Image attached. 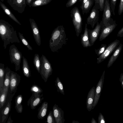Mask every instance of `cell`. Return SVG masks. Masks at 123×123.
<instances>
[{
  "instance_id": "cell-1",
  "label": "cell",
  "mask_w": 123,
  "mask_h": 123,
  "mask_svg": "<svg viewBox=\"0 0 123 123\" xmlns=\"http://www.w3.org/2000/svg\"><path fill=\"white\" fill-rule=\"evenodd\" d=\"M13 27L9 23L2 19L0 20V36L4 42L5 49L10 43H19L16 32Z\"/></svg>"
},
{
  "instance_id": "cell-2",
  "label": "cell",
  "mask_w": 123,
  "mask_h": 123,
  "mask_svg": "<svg viewBox=\"0 0 123 123\" xmlns=\"http://www.w3.org/2000/svg\"><path fill=\"white\" fill-rule=\"evenodd\" d=\"M67 40L63 25L58 26L53 31L49 41V46L51 51L57 52L66 44Z\"/></svg>"
},
{
  "instance_id": "cell-3",
  "label": "cell",
  "mask_w": 123,
  "mask_h": 123,
  "mask_svg": "<svg viewBox=\"0 0 123 123\" xmlns=\"http://www.w3.org/2000/svg\"><path fill=\"white\" fill-rule=\"evenodd\" d=\"M70 16L77 37L79 36L82 30V18L78 8L76 6L71 11Z\"/></svg>"
},
{
  "instance_id": "cell-4",
  "label": "cell",
  "mask_w": 123,
  "mask_h": 123,
  "mask_svg": "<svg viewBox=\"0 0 123 123\" xmlns=\"http://www.w3.org/2000/svg\"><path fill=\"white\" fill-rule=\"evenodd\" d=\"M40 73L45 82L51 75L53 69L51 64L45 55H42L40 58Z\"/></svg>"
},
{
  "instance_id": "cell-5",
  "label": "cell",
  "mask_w": 123,
  "mask_h": 123,
  "mask_svg": "<svg viewBox=\"0 0 123 123\" xmlns=\"http://www.w3.org/2000/svg\"><path fill=\"white\" fill-rule=\"evenodd\" d=\"M9 51L10 61L12 63L15 64V71L19 70L22 57L21 53L18 50L14 44L10 46Z\"/></svg>"
},
{
  "instance_id": "cell-6",
  "label": "cell",
  "mask_w": 123,
  "mask_h": 123,
  "mask_svg": "<svg viewBox=\"0 0 123 123\" xmlns=\"http://www.w3.org/2000/svg\"><path fill=\"white\" fill-rule=\"evenodd\" d=\"M20 76L17 73L11 70L10 75L9 97H13L17 90V87L20 81Z\"/></svg>"
},
{
  "instance_id": "cell-7",
  "label": "cell",
  "mask_w": 123,
  "mask_h": 123,
  "mask_svg": "<svg viewBox=\"0 0 123 123\" xmlns=\"http://www.w3.org/2000/svg\"><path fill=\"white\" fill-rule=\"evenodd\" d=\"M102 20V26H106L114 20L111 18V11L109 0H105L103 9Z\"/></svg>"
},
{
  "instance_id": "cell-8",
  "label": "cell",
  "mask_w": 123,
  "mask_h": 123,
  "mask_svg": "<svg viewBox=\"0 0 123 123\" xmlns=\"http://www.w3.org/2000/svg\"><path fill=\"white\" fill-rule=\"evenodd\" d=\"M120 41L116 39L109 44L104 52L97 58V63H100L108 57L117 48Z\"/></svg>"
},
{
  "instance_id": "cell-9",
  "label": "cell",
  "mask_w": 123,
  "mask_h": 123,
  "mask_svg": "<svg viewBox=\"0 0 123 123\" xmlns=\"http://www.w3.org/2000/svg\"><path fill=\"white\" fill-rule=\"evenodd\" d=\"M99 6L95 4L93 7L90 15L86 19L87 24L91 25L93 29L95 25L98 22L99 20Z\"/></svg>"
},
{
  "instance_id": "cell-10",
  "label": "cell",
  "mask_w": 123,
  "mask_h": 123,
  "mask_svg": "<svg viewBox=\"0 0 123 123\" xmlns=\"http://www.w3.org/2000/svg\"><path fill=\"white\" fill-rule=\"evenodd\" d=\"M102 26V22L101 21L100 23L98 22L97 23L94 29L88 30L89 41L92 46L93 45L99 35Z\"/></svg>"
},
{
  "instance_id": "cell-11",
  "label": "cell",
  "mask_w": 123,
  "mask_h": 123,
  "mask_svg": "<svg viewBox=\"0 0 123 123\" xmlns=\"http://www.w3.org/2000/svg\"><path fill=\"white\" fill-rule=\"evenodd\" d=\"M117 25L116 21L114 20L107 26H102L99 35V41H101L105 39L114 29Z\"/></svg>"
},
{
  "instance_id": "cell-12",
  "label": "cell",
  "mask_w": 123,
  "mask_h": 123,
  "mask_svg": "<svg viewBox=\"0 0 123 123\" xmlns=\"http://www.w3.org/2000/svg\"><path fill=\"white\" fill-rule=\"evenodd\" d=\"M105 73V70L97 85L95 90L94 100L92 110L97 105L99 100L103 87Z\"/></svg>"
},
{
  "instance_id": "cell-13",
  "label": "cell",
  "mask_w": 123,
  "mask_h": 123,
  "mask_svg": "<svg viewBox=\"0 0 123 123\" xmlns=\"http://www.w3.org/2000/svg\"><path fill=\"white\" fill-rule=\"evenodd\" d=\"M41 94L32 93V95L27 101L28 105L30 106L31 109H35L43 99V94Z\"/></svg>"
},
{
  "instance_id": "cell-14",
  "label": "cell",
  "mask_w": 123,
  "mask_h": 123,
  "mask_svg": "<svg viewBox=\"0 0 123 123\" xmlns=\"http://www.w3.org/2000/svg\"><path fill=\"white\" fill-rule=\"evenodd\" d=\"M29 20L35 40L37 45L40 46L41 45V40L38 28L33 19L30 18Z\"/></svg>"
},
{
  "instance_id": "cell-15",
  "label": "cell",
  "mask_w": 123,
  "mask_h": 123,
  "mask_svg": "<svg viewBox=\"0 0 123 123\" xmlns=\"http://www.w3.org/2000/svg\"><path fill=\"white\" fill-rule=\"evenodd\" d=\"M8 3L14 10L20 13L24 11L26 5V0H12Z\"/></svg>"
},
{
  "instance_id": "cell-16",
  "label": "cell",
  "mask_w": 123,
  "mask_h": 123,
  "mask_svg": "<svg viewBox=\"0 0 123 123\" xmlns=\"http://www.w3.org/2000/svg\"><path fill=\"white\" fill-rule=\"evenodd\" d=\"M53 111L54 118L56 123H64V111L57 105L55 104L53 107Z\"/></svg>"
},
{
  "instance_id": "cell-17",
  "label": "cell",
  "mask_w": 123,
  "mask_h": 123,
  "mask_svg": "<svg viewBox=\"0 0 123 123\" xmlns=\"http://www.w3.org/2000/svg\"><path fill=\"white\" fill-rule=\"evenodd\" d=\"M95 88L94 86L92 87L89 91L86 101V108L88 111H90L92 109L94 100Z\"/></svg>"
},
{
  "instance_id": "cell-18",
  "label": "cell",
  "mask_w": 123,
  "mask_h": 123,
  "mask_svg": "<svg viewBox=\"0 0 123 123\" xmlns=\"http://www.w3.org/2000/svg\"><path fill=\"white\" fill-rule=\"evenodd\" d=\"M87 24L86 23L84 32L81 35L80 39L81 43L84 47H90L91 45L90 43L89 36L88 30L87 28Z\"/></svg>"
},
{
  "instance_id": "cell-19",
  "label": "cell",
  "mask_w": 123,
  "mask_h": 123,
  "mask_svg": "<svg viewBox=\"0 0 123 123\" xmlns=\"http://www.w3.org/2000/svg\"><path fill=\"white\" fill-rule=\"evenodd\" d=\"M123 46V45L122 43H119L117 48L114 51L113 54L109 60L107 65L108 68L112 66L117 59L121 52Z\"/></svg>"
},
{
  "instance_id": "cell-20",
  "label": "cell",
  "mask_w": 123,
  "mask_h": 123,
  "mask_svg": "<svg viewBox=\"0 0 123 123\" xmlns=\"http://www.w3.org/2000/svg\"><path fill=\"white\" fill-rule=\"evenodd\" d=\"M48 105V103L47 102H44L38 109L37 117L39 119H42L44 118L46 114Z\"/></svg>"
},
{
  "instance_id": "cell-21",
  "label": "cell",
  "mask_w": 123,
  "mask_h": 123,
  "mask_svg": "<svg viewBox=\"0 0 123 123\" xmlns=\"http://www.w3.org/2000/svg\"><path fill=\"white\" fill-rule=\"evenodd\" d=\"M0 5L5 13L10 18L18 24L21 25V23L16 18L10 9L1 1H0Z\"/></svg>"
},
{
  "instance_id": "cell-22",
  "label": "cell",
  "mask_w": 123,
  "mask_h": 123,
  "mask_svg": "<svg viewBox=\"0 0 123 123\" xmlns=\"http://www.w3.org/2000/svg\"><path fill=\"white\" fill-rule=\"evenodd\" d=\"M22 70L24 76L27 78L31 76V72L28 61L24 56H23Z\"/></svg>"
},
{
  "instance_id": "cell-23",
  "label": "cell",
  "mask_w": 123,
  "mask_h": 123,
  "mask_svg": "<svg viewBox=\"0 0 123 123\" xmlns=\"http://www.w3.org/2000/svg\"><path fill=\"white\" fill-rule=\"evenodd\" d=\"M12 100V99H11L10 100H9L8 102L7 105L2 111V123H5V121L6 120L8 117L11 108Z\"/></svg>"
},
{
  "instance_id": "cell-24",
  "label": "cell",
  "mask_w": 123,
  "mask_h": 123,
  "mask_svg": "<svg viewBox=\"0 0 123 123\" xmlns=\"http://www.w3.org/2000/svg\"><path fill=\"white\" fill-rule=\"evenodd\" d=\"M5 72L4 64L0 63V95L2 92L3 88Z\"/></svg>"
},
{
  "instance_id": "cell-25",
  "label": "cell",
  "mask_w": 123,
  "mask_h": 123,
  "mask_svg": "<svg viewBox=\"0 0 123 123\" xmlns=\"http://www.w3.org/2000/svg\"><path fill=\"white\" fill-rule=\"evenodd\" d=\"M94 0H87L81 8L83 15L86 14L90 10L93 4Z\"/></svg>"
},
{
  "instance_id": "cell-26",
  "label": "cell",
  "mask_w": 123,
  "mask_h": 123,
  "mask_svg": "<svg viewBox=\"0 0 123 123\" xmlns=\"http://www.w3.org/2000/svg\"><path fill=\"white\" fill-rule=\"evenodd\" d=\"M11 70L8 67L5 68V76L3 88L9 89L10 81V75Z\"/></svg>"
},
{
  "instance_id": "cell-27",
  "label": "cell",
  "mask_w": 123,
  "mask_h": 123,
  "mask_svg": "<svg viewBox=\"0 0 123 123\" xmlns=\"http://www.w3.org/2000/svg\"><path fill=\"white\" fill-rule=\"evenodd\" d=\"M9 89L7 88H3V91L0 95V108L3 107L6 102Z\"/></svg>"
},
{
  "instance_id": "cell-28",
  "label": "cell",
  "mask_w": 123,
  "mask_h": 123,
  "mask_svg": "<svg viewBox=\"0 0 123 123\" xmlns=\"http://www.w3.org/2000/svg\"><path fill=\"white\" fill-rule=\"evenodd\" d=\"M52 0H34L31 3V7H36L47 5Z\"/></svg>"
},
{
  "instance_id": "cell-29",
  "label": "cell",
  "mask_w": 123,
  "mask_h": 123,
  "mask_svg": "<svg viewBox=\"0 0 123 123\" xmlns=\"http://www.w3.org/2000/svg\"><path fill=\"white\" fill-rule=\"evenodd\" d=\"M55 82L57 92L64 95L65 93L63 85L59 77L56 78Z\"/></svg>"
},
{
  "instance_id": "cell-30",
  "label": "cell",
  "mask_w": 123,
  "mask_h": 123,
  "mask_svg": "<svg viewBox=\"0 0 123 123\" xmlns=\"http://www.w3.org/2000/svg\"><path fill=\"white\" fill-rule=\"evenodd\" d=\"M33 63L36 69L38 72L39 73L40 67V58L38 54H36L35 55L33 59Z\"/></svg>"
},
{
  "instance_id": "cell-31",
  "label": "cell",
  "mask_w": 123,
  "mask_h": 123,
  "mask_svg": "<svg viewBox=\"0 0 123 123\" xmlns=\"http://www.w3.org/2000/svg\"><path fill=\"white\" fill-rule=\"evenodd\" d=\"M18 34L19 38L27 48L28 50H33L32 48L24 37L23 34L19 32H18Z\"/></svg>"
},
{
  "instance_id": "cell-32",
  "label": "cell",
  "mask_w": 123,
  "mask_h": 123,
  "mask_svg": "<svg viewBox=\"0 0 123 123\" xmlns=\"http://www.w3.org/2000/svg\"><path fill=\"white\" fill-rule=\"evenodd\" d=\"M106 47V44H102L99 48L97 49H95L96 54L97 56H99L104 52Z\"/></svg>"
},
{
  "instance_id": "cell-33",
  "label": "cell",
  "mask_w": 123,
  "mask_h": 123,
  "mask_svg": "<svg viewBox=\"0 0 123 123\" xmlns=\"http://www.w3.org/2000/svg\"><path fill=\"white\" fill-rule=\"evenodd\" d=\"M30 91L32 93H35L39 94H41L43 92L42 89L36 85H32Z\"/></svg>"
},
{
  "instance_id": "cell-34",
  "label": "cell",
  "mask_w": 123,
  "mask_h": 123,
  "mask_svg": "<svg viewBox=\"0 0 123 123\" xmlns=\"http://www.w3.org/2000/svg\"><path fill=\"white\" fill-rule=\"evenodd\" d=\"M53 116V112L50 111L47 116V120L45 122L48 123H55V120L54 119Z\"/></svg>"
},
{
  "instance_id": "cell-35",
  "label": "cell",
  "mask_w": 123,
  "mask_h": 123,
  "mask_svg": "<svg viewBox=\"0 0 123 123\" xmlns=\"http://www.w3.org/2000/svg\"><path fill=\"white\" fill-rule=\"evenodd\" d=\"M23 99L22 95L20 94L18 95L16 98L15 99V108L20 106L22 105L21 103Z\"/></svg>"
},
{
  "instance_id": "cell-36",
  "label": "cell",
  "mask_w": 123,
  "mask_h": 123,
  "mask_svg": "<svg viewBox=\"0 0 123 123\" xmlns=\"http://www.w3.org/2000/svg\"><path fill=\"white\" fill-rule=\"evenodd\" d=\"M117 0H110V6L111 12L114 16L115 15V10Z\"/></svg>"
},
{
  "instance_id": "cell-37",
  "label": "cell",
  "mask_w": 123,
  "mask_h": 123,
  "mask_svg": "<svg viewBox=\"0 0 123 123\" xmlns=\"http://www.w3.org/2000/svg\"><path fill=\"white\" fill-rule=\"evenodd\" d=\"M123 12V0H120L118 11L119 15L122 14Z\"/></svg>"
},
{
  "instance_id": "cell-38",
  "label": "cell",
  "mask_w": 123,
  "mask_h": 123,
  "mask_svg": "<svg viewBox=\"0 0 123 123\" xmlns=\"http://www.w3.org/2000/svg\"><path fill=\"white\" fill-rule=\"evenodd\" d=\"M78 0H68L66 4V7H71L74 5Z\"/></svg>"
},
{
  "instance_id": "cell-39",
  "label": "cell",
  "mask_w": 123,
  "mask_h": 123,
  "mask_svg": "<svg viewBox=\"0 0 123 123\" xmlns=\"http://www.w3.org/2000/svg\"><path fill=\"white\" fill-rule=\"evenodd\" d=\"M98 123H105V121L104 117L100 113L98 117Z\"/></svg>"
},
{
  "instance_id": "cell-40",
  "label": "cell",
  "mask_w": 123,
  "mask_h": 123,
  "mask_svg": "<svg viewBox=\"0 0 123 123\" xmlns=\"http://www.w3.org/2000/svg\"><path fill=\"white\" fill-rule=\"evenodd\" d=\"M105 0H99V10L101 11H103Z\"/></svg>"
},
{
  "instance_id": "cell-41",
  "label": "cell",
  "mask_w": 123,
  "mask_h": 123,
  "mask_svg": "<svg viewBox=\"0 0 123 123\" xmlns=\"http://www.w3.org/2000/svg\"><path fill=\"white\" fill-rule=\"evenodd\" d=\"M17 112L18 113H21L23 111V107L22 105L15 108Z\"/></svg>"
},
{
  "instance_id": "cell-42",
  "label": "cell",
  "mask_w": 123,
  "mask_h": 123,
  "mask_svg": "<svg viewBox=\"0 0 123 123\" xmlns=\"http://www.w3.org/2000/svg\"><path fill=\"white\" fill-rule=\"evenodd\" d=\"M117 36L118 37H123V27L118 31L117 35Z\"/></svg>"
},
{
  "instance_id": "cell-43",
  "label": "cell",
  "mask_w": 123,
  "mask_h": 123,
  "mask_svg": "<svg viewBox=\"0 0 123 123\" xmlns=\"http://www.w3.org/2000/svg\"><path fill=\"white\" fill-rule=\"evenodd\" d=\"M79 1L81 3V5L80 7L81 8L83 6L84 4L86 2L87 0H79Z\"/></svg>"
},
{
  "instance_id": "cell-44",
  "label": "cell",
  "mask_w": 123,
  "mask_h": 123,
  "mask_svg": "<svg viewBox=\"0 0 123 123\" xmlns=\"http://www.w3.org/2000/svg\"><path fill=\"white\" fill-rule=\"evenodd\" d=\"M120 81L121 82V85L122 88H123V74L122 73L121 74L120 78Z\"/></svg>"
},
{
  "instance_id": "cell-45",
  "label": "cell",
  "mask_w": 123,
  "mask_h": 123,
  "mask_svg": "<svg viewBox=\"0 0 123 123\" xmlns=\"http://www.w3.org/2000/svg\"><path fill=\"white\" fill-rule=\"evenodd\" d=\"M34 0H26V4L29 7H31V5Z\"/></svg>"
},
{
  "instance_id": "cell-46",
  "label": "cell",
  "mask_w": 123,
  "mask_h": 123,
  "mask_svg": "<svg viewBox=\"0 0 123 123\" xmlns=\"http://www.w3.org/2000/svg\"><path fill=\"white\" fill-rule=\"evenodd\" d=\"M91 123H97V122L92 117L91 120Z\"/></svg>"
},
{
  "instance_id": "cell-47",
  "label": "cell",
  "mask_w": 123,
  "mask_h": 123,
  "mask_svg": "<svg viewBox=\"0 0 123 123\" xmlns=\"http://www.w3.org/2000/svg\"><path fill=\"white\" fill-rule=\"evenodd\" d=\"M95 4H97L99 5V0H94Z\"/></svg>"
},
{
  "instance_id": "cell-48",
  "label": "cell",
  "mask_w": 123,
  "mask_h": 123,
  "mask_svg": "<svg viewBox=\"0 0 123 123\" xmlns=\"http://www.w3.org/2000/svg\"><path fill=\"white\" fill-rule=\"evenodd\" d=\"M72 123H79V122H78V121H75V120L73 121H72Z\"/></svg>"
},
{
  "instance_id": "cell-49",
  "label": "cell",
  "mask_w": 123,
  "mask_h": 123,
  "mask_svg": "<svg viewBox=\"0 0 123 123\" xmlns=\"http://www.w3.org/2000/svg\"><path fill=\"white\" fill-rule=\"evenodd\" d=\"M7 0V2L8 3H9L12 0Z\"/></svg>"
},
{
  "instance_id": "cell-50",
  "label": "cell",
  "mask_w": 123,
  "mask_h": 123,
  "mask_svg": "<svg viewBox=\"0 0 123 123\" xmlns=\"http://www.w3.org/2000/svg\"><path fill=\"white\" fill-rule=\"evenodd\" d=\"M4 0H0V1L2 2H3Z\"/></svg>"
}]
</instances>
